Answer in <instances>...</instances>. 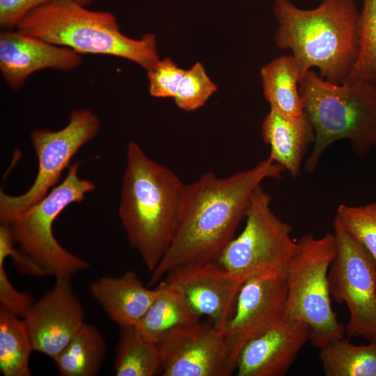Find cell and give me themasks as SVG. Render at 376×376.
Returning <instances> with one entry per match:
<instances>
[{
	"instance_id": "44dd1931",
	"label": "cell",
	"mask_w": 376,
	"mask_h": 376,
	"mask_svg": "<svg viewBox=\"0 0 376 376\" xmlns=\"http://www.w3.org/2000/svg\"><path fill=\"white\" fill-rule=\"evenodd\" d=\"M106 350V342L100 331L85 322L52 359L63 376H95L98 375L103 363Z\"/></svg>"
},
{
	"instance_id": "52a82bcc",
	"label": "cell",
	"mask_w": 376,
	"mask_h": 376,
	"mask_svg": "<svg viewBox=\"0 0 376 376\" xmlns=\"http://www.w3.org/2000/svg\"><path fill=\"white\" fill-rule=\"evenodd\" d=\"M79 162L69 166L63 182L42 199L14 218L9 224L15 242L45 272L56 278H70L87 269L89 263L63 248L53 233L56 217L70 204L84 201L95 188L91 180L78 175Z\"/></svg>"
},
{
	"instance_id": "9a60e30c",
	"label": "cell",
	"mask_w": 376,
	"mask_h": 376,
	"mask_svg": "<svg viewBox=\"0 0 376 376\" xmlns=\"http://www.w3.org/2000/svg\"><path fill=\"white\" fill-rule=\"evenodd\" d=\"M310 336L307 323L282 318L246 343L236 361L237 375H285Z\"/></svg>"
},
{
	"instance_id": "1f68e13d",
	"label": "cell",
	"mask_w": 376,
	"mask_h": 376,
	"mask_svg": "<svg viewBox=\"0 0 376 376\" xmlns=\"http://www.w3.org/2000/svg\"><path fill=\"white\" fill-rule=\"evenodd\" d=\"M75 1H77L79 3L84 6L89 5L93 1V0H75Z\"/></svg>"
},
{
	"instance_id": "d4e9b609",
	"label": "cell",
	"mask_w": 376,
	"mask_h": 376,
	"mask_svg": "<svg viewBox=\"0 0 376 376\" xmlns=\"http://www.w3.org/2000/svg\"><path fill=\"white\" fill-rule=\"evenodd\" d=\"M361 83L376 86V0H363L359 18V52L342 84Z\"/></svg>"
},
{
	"instance_id": "4fadbf2b",
	"label": "cell",
	"mask_w": 376,
	"mask_h": 376,
	"mask_svg": "<svg viewBox=\"0 0 376 376\" xmlns=\"http://www.w3.org/2000/svg\"><path fill=\"white\" fill-rule=\"evenodd\" d=\"M162 282L183 295L200 315H206L223 329L233 315L244 281L214 261L177 267Z\"/></svg>"
},
{
	"instance_id": "cb8c5ba5",
	"label": "cell",
	"mask_w": 376,
	"mask_h": 376,
	"mask_svg": "<svg viewBox=\"0 0 376 376\" xmlns=\"http://www.w3.org/2000/svg\"><path fill=\"white\" fill-rule=\"evenodd\" d=\"M113 373L116 376H153L161 371L162 357L156 343L146 341L134 326L120 327Z\"/></svg>"
},
{
	"instance_id": "4316f807",
	"label": "cell",
	"mask_w": 376,
	"mask_h": 376,
	"mask_svg": "<svg viewBox=\"0 0 376 376\" xmlns=\"http://www.w3.org/2000/svg\"><path fill=\"white\" fill-rule=\"evenodd\" d=\"M217 90V84L209 77L203 65L197 62L185 70L173 99L180 109L195 111L202 107Z\"/></svg>"
},
{
	"instance_id": "3957f363",
	"label": "cell",
	"mask_w": 376,
	"mask_h": 376,
	"mask_svg": "<svg viewBox=\"0 0 376 376\" xmlns=\"http://www.w3.org/2000/svg\"><path fill=\"white\" fill-rule=\"evenodd\" d=\"M273 10L279 23L275 43L292 52L301 77L317 68L320 77L341 84L359 52V11L354 0H322L306 10L290 0H274Z\"/></svg>"
},
{
	"instance_id": "8992f818",
	"label": "cell",
	"mask_w": 376,
	"mask_h": 376,
	"mask_svg": "<svg viewBox=\"0 0 376 376\" xmlns=\"http://www.w3.org/2000/svg\"><path fill=\"white\" fill-rule=\"evenodd\" d=\"M336 253L334 233L316 238L311 234L297 241L286 272L287 296L283 319L301 321L311 327L310 342L321 349L345 337V327L331 303L328 272Z\"/></svg>"
},
{
	"instance_id": "9c48e42d",
	"label": "cell",
	"mask_w": 376,
	"mask_h": 376,
	"mask_svg": "<svg viewBox=\"0 0 376 376\" xmlns=\"http://www.w3.org/2000/svg\"><path fill=\"white\" fill-rule=\"evenodd\" d=\"M333 227L336 253L328 272L331 297L347 306L345 333L349 338L376 342V263L336 217Z\"/></svg>"
},
{
	"instance_id": "5bb4252c",
	"label": "cell",
	"mask_w": 376,
	"mask_h": 376,
	"mask_svg": "<svg viewBox=\"0 0 376 376\" xmlns=\"http://www.w3.org/2000/svg\"><path fill=\"white\" fill-rule=\"evenodd\" d=\"M23 320L33 350L52 359L85 323L83 306L65 278H56L54 286L33 303Z\"/></svg>"
},
{
	"instance_id": "6da1fadb",
	"label": "cell",
	"mask_w": 376,
	"mask_h": 376,
	"mask_svg": "<svg viewBox=\"0 0 376 376\" xmlns=\"http://www.w3.org/2000/svg\"><path fill=\"white\" fill-rule=\"evenodd\" d=\"M284 171L268 157L225 178L207 171L187 185L177 230L149 286L177 267L217 261L245 218L256 188L267 178H281Z\"/></svg>"
},
{
	"instance_id": "484cf974",
	"label": "cell",
	"mask_w": 376,
	"mask_h": 376,
	"mask_svg": "<svg viewBox=\"0 0 376 376\" xmlns=\"http://www.w3.org/2000/svg\"><path fill=\"white\" fill-rule=\"evenodd\" d=\"M336 217L345 230L367 249L376 263V201L359 206L340 204Z\"/></svg>"
},
{
	"instance_id": "d6986e66",
	"label": "cell",
	"mask_w": 376,
	"mask_h": 376,
	"mask_svg": "<svg viewBox=\"0 0 376 376\" xmlns=\"http://www.w3.org/2000/svg\"><path fill=\"white\" fill-rule=\"evenodd\" d=\"M160 292L134 326L143 340L157 343L164 338L200 322V315L179 292L161 282Z\"/></svg>"
},
{
	"instance_id": "ac0fdd59",
	"label": "cell",
	"mask_w": 376,
	"mask_h": 376,
	"mask_svg": "<svg viewBox=\"0 0 376 376\" xmlns=\"http://www.w3.org/2000/svg\"><path fill=\"white\" fill-rule=\"evenodd\" d=\"M261 134L270 147L268 157L292 178L298 176L306 150L315 139L313 127L304 111L292 117L270 109L263 121Z\"/></svg>"
},
{
	"instance_id": "e0dca14e",
	"label": "cell",
	"mask_w": 376,
	"mask_h": 376,
	"mask_svg": "<svg viewBox=\"0 0 376 376\" xmlns=\"http://www.w3.org/2000/svg\"><path fill=\"white\" fill-rule=\"evenodd\" d=\"M91 296L119 327L135 326L160 292L147 288L132 271L118 277L102 276L90 286Z\"/></svg>"
},
{
	"instance_id": "7402d4cb",
	"label": "cell",
	"mask_w": 376,
	"mask_h": 376,
	"mask_svg": "<svg viewBox=\"0 0 376 376\" xmlns=\"http://www.w3.org/2000/svg\"><path fill=\"white\" fill-rule=\"evenodd\" d=\"M33 350L24 320L0 306V370L3 376H31Z\"/></svg>"
},
{
	"instance_id": "277c9868",
	"label": "cell",
	"mask_w": 376,
	"mask_h": 376,
	"mask_svg": "<svg viewBox=\"0 0 376 376\" xmlns=\"http://www.w3.org/2000/svg\"><path fill=\"white\" fill-rule=\"evenodd\" d=\"M16 29L81 55L120 57L146 70L160 60L153 33L130 38L121 32L112 13L88 10L75 0H53L30 12Z\"/></svg>"
},
{
	"instance_id": "5b68a950",
	"label": "cell",
	"mask_w": 376,
	"mask_h": 376,
	"mask_svg": "<svg viewBox=\"0 0 376 376\" xmlns=\"http://www.w3.org/2000/svg\"><path fill=\"white\" fill-rule=\"evenodd\" d=\"M304 111L314 130V146L305 169L313 173L324 150L346 139L357 155L376 148V86L336 84L308 70L299 85Z\"/></svg>"
},
{
	"instance_id": "30bf717a",
	"label": "cell",
	"mask_w": 376,
	"mask_h": 376,
	"mask_svg": "<svg viewBox=\"0 0 376 376\" xmlns=\"http://www.w3.org/2000/svg\"><path fill=\"white\" fill-rule=\"evenodd\" d=\"M101 128L99 118L90 109H75L63 128L37 129L30 134L38 160V170L31 187L24 194L10 196L0 192L1 224H10L17 216L42 199L55 186L63 171L77 151L95 138Z\"/></svg>"
},
{
	"instance_id": "f1b7e54d",
	"label": "cell",
	"mask_w": 376,
	"mask_h": 376,
	"mask_svg": "<svg viewBox=\"0 0 376 376\" xmlns=\"http://www.w3.org/2000/svg\"><path fill=\"white\" fill-rule=\"evenodd\" d=\"M11 227L9 224H1L0 226V260H5L11 257L18 272L33 277L46 276L43 269L24 251L15 247Z\"/></svg>"
},
{
	"instance_id": "7a4b0ae2",
	"label": "cell",
	"mask_w": 376,
	"mask_h": 376,
	"mask_svg": "<svg viewBox=\"0 0 376 376\" xmlns=\"http://www.w3.org/2000/svg\"><path fill=\"white\" fill-rule=\"evenodd\" d=\"M126 160L119 217L130 244L152 272L177 230L187 185L169 168L151 159L135 141L127 145Z\"/></svg>"
},
{
	"instance_id": "ffe728a7",
	"label": "cell",
	"mask_w": 376,
	"mask_h": 376,
	"mask_svg": "<svg viewBox=\"0 0 376 376\" xmlns=\"http://www.w3.org/2000/svg\"><path fill=\"white\" fill-rule=\"evenodd\" d=\"M265 98L270 109L283 114L299 117L304 104L298 86L302 77L292 55L280 56L260 69Z\"/></svg>"
},
{
	"instance_id": "83f0119b",
	"label": "cell",
	"mask_w": 376,
	"mask_h": 376,
	"mask_svg": "<svg viewBox=\"0 0 376 376\" xmlns=\"http://www.w3.org/2000/svg\"><path fill=\"white\" fill-rule=\"evenodd\" d=\"M185 72L170 58L159 60L147 70L149 93L154 97L174 98Z\"/></svg>"
},
{
	"instance_id": "603a6c76",
	"label": "cell",
	"mask_w": 376,
	"mask_h": 376,
	"mask_svg": "<svg viewBox=\"0 0 376 376\" xmlns=\"http://www.w3.org/2000/svg\"><path fill=\"white\" fill-rule=\"evenodd\" d=\"M320 350L326 376H376V342L357 345L344 337Z\"/></svg>"
},
{
	"instance_id": "f546056e",
	"label": "cell",
	"mask_w": 376,
	"mask_h": 376,
	"mask_svg": "<svg viewBox=\"0 0 376 376\" xmlns=\"http://www.w3.org/2000/svg\"><path fill=\"white\" fill-rule=\"evenodd\" d=\"M5 260H0V302L1 305L19 318H24L32 305V295L17 290L10 281L4 266Z\"/></svg>"
},
{
	"instance_id": "8fae6325",
	"label": "cell",
	"mask_w": 376,
	"mask_h": 376,
	"mask_svg": "<svg viewBox=\"0 0 376 376\" xmlns=\"http://www.w3.org/2000/svg\"><path fill=\"white\" fill-rule=\"evenodd\" d=\"M157 344L163 376H229L236 370L223 329L212 322L200 321Z\"/></svg>"
},
{
	"instance_id": "2e32d148",
	"label": "cell",
	"mask_w": 376,
	"mask_h": 376,
	"mask_svg": "<svg viewBox=\"0 0 376 376\" xmlns=\"http://www.w3.org/2000/svg\"><path fill=\"white\" fill-rule=\"evenodd\" d=\"M82 63L74 50L47 42L17 29L0 32V71L13 90L22 87L27 78L44 69L70 71Z\"/></svg>"
},
{
	"instance_id": "7c38bea8",
	"label": "cell",
	"mask_w": 376,
	"mask_h": 376,
	"mask_svg": "<svg viewBox=\"0 0 376 376\" xmlns=\"http://www.w3.org/2000/svg\"><path fill=\"white\" fill-rule=\"evenodd\" d=\"M286 296V274H263L244 281L233 315L223 329L235 365L246 343L282 319Z\"/></svg>"
},
{
	"instance_id": "4dcf8cb0",
	"label": "cell",
	"mask_w": 376,
	"mask_h": 376,
	"mask_svg": "<svg viewBox=\"0 0 376 376\" xmlns=\"http://www.w3.org/2000/svg\"><path fill=\"white\" fill-rule=\"evenodd\" d=\"M53 0H0L1 30L17 28L22 19L33 10Z\"/></svg>"
},
{
	"instance_id": "ba28073f",
	"label": "cell",
	"mask_w": 376,
	"mask_h": 376,
	"mask_svg": "<svg viewBox=\"0 0 376 376\" xmlns=\"http://www.w3.org/2000/svg\"><path fill=\"white\" fill-rule=\"evenodd\" d=\"M272 196L261 185L253 193L245 226L217 262L243 281L263 274H286L296 249L292 226L271 208Z\"/></svg>"
}]
</instances>
